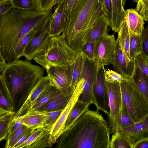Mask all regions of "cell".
Returning a JSON list of instances; mask_svg holds the SVG:
<instances>
[{"instance_id":"1","label":"cell","mask_w":148,"mask_h":148,"mask_svg":"<svg viewBox=\"0 0 148 148\" xmlns=\"http://www.w3.org/2000/svg\"><path fill=\"white\" fill-rule=\"evenodd\" d=\"M107 122L99 110L88 109L56 141L57 148H110Z\"/></svg>"},{"instance_id":"2","label":"cell","mask_w":148,"mask_h":148,"mask_svg":"<svg viewBox=\"0 0 148 148\" xmlns=\"http://www.w3.org/2000/svg\"><path fill=\"white\" fill-rule=\"evenodd\" d=\"M52 13V9L41 11L13 8L0 15V53L7 62L15 59L16 49L23 37L38 29Z\"/></svg>"},{"instance_id":"3","label":"cell","mask_w":148,"mask_h":148,"mask_svg":"<svg viewBox=\"0 0 148 148\" xmlns=\"http://www.w3.org/2000/svg\"><path fill=\"white\" fill-rule=\"evenodd\" d=\"M43 68L26 59H15L7 62L0 73L12 97L16 112L28 98L38 80L43 76Z\"/></svg>"},{"instance_id":"4","label":"cell","mask_w":148,"mask_h":148,"mask_svg":"<svg viewBox=\"0 0 148 148\" xmlns=\"http://www.w3.org/2000/svg\"><path fill=\"white\" fill-rule=\"evenodd\" d=\"M103 15L100 0H78L64 32L69 46L80 51L95 23Z\"/></svg>"},{"instance_id":"5","label":"cell","mask_w":148,"mask_h":148,"mask_svg":"<svg viewBox=\"0 0 148 148\" xmlns=\"http://www.w3.org/2000/svg\"><path fill=\"white\" fill-rule=\"evenodd\" d=\"M79 51L68 44L64 32L51 36L43 51L34 60L44 69L48 65H68L74 62Z\"/></svg>"},{"instance_id":"6","label":"cell","mask_w":148,"mask_h":148,"mask_svg":"<svg viewBox=\"0 0 148 148\" xmlns=\"http://www.w3.org/2000/svg\"><path fill=\"white\" fill-rule=\"evenodd\" d=\"M120 84L123 106L135 123L141 122L148 115V100L131 78Z\"/></svg>"},{"instance_id":"7","label":"cell","mask_w":148,"mask_h":148,"mask_svg":"<svg viewBox=\"0 0 148 148\" xmlns=\"http://www.w3.org/2000/svg\"><path fill=\"white\" fill-rule=\"evenodd\" d=\"M108 95L110 113L108 115L107 125L110 134L117 130V124L123 105V100L120 83L106 81Z\"/></svg>"},{"instance_id":"8","label":"cell","mask_w":148,"mask_h":148,"mask_svg":"<svg viewBox=\"0 0 148 148\" xmlns=\"http://www.w3.org/2000/svg\"><path fill=\"white\" fill-rule=\"evenodd\" d=\"M53 14V13H52ZM52 14L38 29L32 40L26 47L24 56L31 61L44 49L51 38L49 29Z\"/></svg>"},{"instance_id":"9","label":"cell","mask_w":148,"mask_h":148,"mask_svg":"<svg viewBox=\"0 0 148 148\" xmlns=\"http://www.w3.org/2000/svg\"><path fill=\"white\" fill-rule=\"evenodd\" d=\"M83 85V82L80 80L76 86L67 105L50 130V143L52 145L65 131V123L71 110L80 97L84 89Z\"/></svg>"},{"instance_id":"10","label":"cell","mask_w":148,"mask_h":148,"mask_svg":"<svg viewBox=\"0 0 148 148\" xmlns=\"http://www.w3.org/2000/svg\"><path fill=\"white\" fill-rule=\"evenodd\" d=\"M117 44L114 35L108 34L95 44L94 55L98 65L104 66L112 64Z\"/></svg>"},{"instance_id":"11","label":"cell","mask_w":148,"mask_h":148,"mask_svg":"<svg viewBox=\"0 0 148 148\" xmlns=\"http://www.w3.org/2000/svg\"><path fill=\"white\" fill-rule=\"evenodd\" d=\"M104 66L98 65L97 76L93 85L92 95L97 109L109 115L110 113L108 95L106 91Z\"/></svg>"},{"instance_id":"12","label":"cell","mask_w":148,"mask_h":148,"mask_svg":"<svg viewBox=\"0 0 148 148\" xmlns=\"http://www.w3.org/2000/svg\"><path fill=\"white\" fill-rule=\"evenodd\" d=\"M73 62L66 65L45 66L44 69L49 78L50 84L60 90L70 86L72 81Z\"/></svg>"},{"instance_id":"13","label":"cell","mask_w":148,"mask_h":148,"mask_svg":"<svg viewBox=\"0 0 148 148\" xmlns=\"http://www.w3.org/2000/svg\"><path fill=\"white\" fill-rule=\"evenodd\" d=\"M84 56V64L81 78L84 81V89L80 99L90 104H94L92 89L97 74L98 64L96 60H90Z\"/></svg>"},{"instance_id":"14","label":"cell","mask_w":148,"mask_h":148,"mask_svg":"<svg viewBox=\"0 0 148 148\" xmlns=\"http://www.w3.org/2000/svg\"><path fill=\"white\" fill-rule=\"evenodd\" d=\"M116 51L112 64L116 71L123 77L130 79L135 66L134 60H130L125 53L121 44L117 39Z\"/></svg>"},{"instance_id":"15","label":"cell","mask_w":148,"mask_h":148,"mask_svg":"<svg viewBox=\"0 0 148 148\" xmlns=\"http://www.w3.org/2000/svg\"><path fill=\"white\" fill-rule=\"evenodd\" d=\"M66 0H62L52 14L49 29L51 36H58L64 32L67 27L66 18Z\"/></svg>"},{"instance_id":"16","label":"cell","mask_w":148,"mask_h":148,"mask_svg":"<svg viewBox=\"0 0 148 148\" xmlns=\"http://www.w3.org/2000/svg\"><path fill=\"white\" fill-rule=\"evenodd\" d=\"M74 90L70 86L61 90L56 96L36 110L47 112L63 111L67 105Z\"/></svg>"},{"instance_id":"17","label":"cell","mask_w":148,"mask_h":148,"mask_svg":"<svg viewBox=\"0 0 148 148\" xmlns=\"http://www.w3.org/2000/svg\"><path fill=\"white\" fill-rule=\"evenodd\" d=\"M125 19L130 35H141L144 29V20L135 9L130 8L125 10Z\"/></svg>"},{"instance_id":"18","label":"cell","mask_w":148,"mask_h":148,"mask_svg":"<svg viewBox=\"0 0 148 148\" xmlns=\"http://www.w3.org/2000/svg\"><path fill=\"white\" fill-rule=\"evenodd\" d=\"M47 117L46 112L29 110L24 115L23 124L32 129L44 127V123Z\"/></svg>"},{"instance_id":"19","label":"cell","mask_w":148,"mask_h":148,"mask_svg":"<svg viewBox=\"0 0 148 148\" xmlns=\"http://www.w3.org/2000/svg\"><path fill=\"white\" fill-rule=\"evenodd\" d=\"M112 18L110 27L115 32H118L125 20V10L123 5L122 0H111Z\"/></svg>"},{"instance_id":"20","label":"cell","mask_w":148,"mask_h":148,"mask_svg":"<svg viewBox=\"0 0 148 148\" xmlns=\"http://www.w3.org/2000/svg\"><path fill=\"white\" fill-rule=\"evenodd\" d=\"M110 27V24L102 15L95 23L86 42L96 44L101 38L107 34L108 28Z\"/></svg>"},{"instance_id":"21","label":"cell","mask_w":148,"mask_h":148,"mask_svg":"<svg viewBox=\"0 0 148 148\" xmlns=\"http://www.w3.org/2000/svg\"><path fill=\"white\" fill-rule=\"evenodd\" d=\"M130 78L139 90L148 100V76L135 63Z\"/></svg>"},{"instance_id":"22","label":"cell","mask_w":148,"mask_h":148,"mask_svg":"<svg viewBox=\"0 0 148 148\" xmlns=\"http://www.w3.org/2000/svg\"><path fill=\"white\" fill-rule=\"evenodd\" d=\"M110 141V148H133L136 139L120 131H116Z\"/></svg>"},{"instance_id":"23","label":"cell","mask_w":148,"mask_h":148,"mask_svg":"<svg viewBox=\"0 0 148 148\" xmlns=\"http://www.w3.org/2000/svg\"><path fill=\"white\" fill-rule=\"evenodd\" d=\"M120 131L134 138L136 140L144 137L148 134V115L141 122L122 129Z\"/></svg>"},{"instance_id":"24","label":"cell","mask_w":148,"mask_h":148,"mask_svg":"<svg viewBox=\"0 0 148 148\" xmlns=\"http://www.w3.org/2000/svg\"><path fill=\"white\" fill-rule=\"evenodd\" d=\"M61 91L50 84L39 95L29 110L38 109L56 96Z\"/></svg>"},{"instance_id":"25","label":"cell","mask_w":148,"mask_h":148,"mask_svg":"<svg viewBox=\"0 0 148 148\" xmlns=\"http://www.w3.org/2000/svg\"><path fill=\"white\" fill-rule=\"evenodd\" d=\"M90 105L89 103L82 101L80 98L78 99L68 117L65 124V131L68 129L88 109Z\"/></svg>"},{"instance_id":"26","label":"cell","mask_w":148,"mask_h":148,"mask_svg":"<svg viewBox=\"0 0 148 148\" xmlns=\"http://www.w3.org/2000/svg\"><path fill=\"white\" fill-rule=\"evenodd\" d=\"M16 113L0 109V141L6 139L8 134L10 126Z\"/></svg>"},{"instance_id":"27","label":"cell","mask_w":148,"mask_h":148,"mask_svg":"<svg viewBox=\"0 0 148 148\" xmlns=\"http://www.w3.org/2000/svg\"><path fill=\"white\" fill-rule=\"evenodd\" d=\"M84 61V55L79 51L73 62L72 81L70 86L74 90L81 79Z\"/></svg>"},{"instance_id":"28","label":"cell","mask_w":148,"mask_h":148,"mask_svg":"<svg viewBox=\"0 0 148 148\" xmlns=\"http://www.w3.org/2000/svg\"><path fill=\"white\" fill-rule=\"evenodd\" d=\"M117 39L119 41L125 55L130 60L129 48L130 35L125 19L122 23L118 32Z\"/></svg>"},{"instance_id":"29","label":"cell","mask_w":148,"mask_h":148,"mask_svg":"<svg viewBox=\"0 0 148 148\" xmlns=\"http://www.w3.org/2000/svg\"><path fill=\"white\" fill-rule=\"evenodd\" d=\"M50 85V80L47 76H43L38 80L26 100L31 106L39 95Z\"/></svg>"},{"instance_id":"30","label":"cell","mask_w":148,"mask_h":148,"mask_svg":"<svg viewBox=\"0 0 148 148\" xmlns=\"http://www.w3.org/2000/svg\"><path fill=\"white\" fill-rule=\"evenodd\" d=\"M130 35L129 56L131 60L142 53L143 43L141 35L133 34Z\"/></svg>"},{"instance_id":"31","label":"cell","mask_w":148,"mask_h":148,"mask_svg":"<svg viewBox=\"0 0 148 148\" xmlns=\"http://www.w3.org/2000/svg\"><path fill=\"white\" fill-rule=\"evenodd\" d=\"M38 29L31 30L22 39L16 49L15 59H19L24 56L26 47L32 40Z\"/></svg>"},{"instance_id":"32","label":"cell","mask_w":148,"mask_h":148,"mask_svg":"<svg viewBox=\"0 0 148 148\" xmlns=\"http://www.w3.org/2000/svg\"><path fill=\"white\" fill-rule=\"evenodd\" d=\"M50 130L45 128L41 135L27 148L51 147L52 145L50 143Z\"/></svg>"},{"instance_id":"33","label":"cell","mask_w":148,"mask_h":148,"mask_svg":"<svg viewBox=\"0 0 148 148\" xmlns=\"http://www.w3.org/2000/svg\"><path fill=\"white\" fill-rule=\"evenodd\" d=\"M13 8L25 10H37V0H10Z\"/></svg>"},{"instance_id":"34","label":"cell","mask_w":148,"mask_h":148,"mask_svg":"<svg viewBox=\"0 0 148 148\" xmlns=\"http://www.w3.org/2000/svg\"><path fill=\"white\" fill-rule=\"evenodd\" d=\"M135 123L122 105L118 121L116 131H120L121 129L127 127Z\"/></svg>"},{"instance_id":"35","label":"cell","mask_w":148,"mask_h":148,"mask_svg":"<svg viewBox=\"0 0 148 148\" xmlns=\"http://www.w3.org/2000/svg\"><path fill=\"white\" fill-rule=\"evenodd\" d=\"M28 128L23 125L12 134H8L6 138L5 148H13L24 132Z\"/></svg>"},{"instance_id":"36","label":"cell","mask_w":148,"mask_h":148,"mask_svg":"<svg viewBox=\"0 0 148 148\" xmlns=\"http://www.w3.org/2000/svg\"><path fill=\"white\" fill-rule=\"evenodd\" d=\"M135 9L143 18L145 21H148V0H137Z\"/></svg>"},{"instance_id":"37","label":"cell","mask_w":148,"mask_h":148,"mask_svg":"<svg viewBox=\"0 0 148 148\" xmlns=\"http://www.w3.org/2000/svg\"><path fill=\"white\" fill-rule=\"evenodd\" d=\"M62 111L47 112L48 117L44 123V127L51 130L57 121Z\"/></svg>"},{"instance_id":"38","label":"cell","mask_w":148,"mask_h":148,"mask_svg":"<svg viewBox=\"0 0 148 148\" xmlns=\"http://www.w3.org/2000/svg\"><path fill=\"white\" fill-rule=\"evenodd\" d=\"M100 1L103 15L110 25L112 18V1L100 0Z\"/></svg>"},{"instance_id":"39","label":"cell","mask_w":148,"mask_h":148,"mask_svg":"<svg viewBox=\"0 0 148 148\" xmlns=\"http://www.w3.org/2000/svg\"><path fill=\"white\" fill-rule=\"evenodd\" d=\"M45 128V127H42L34 130L27 139L17 148H27L41 135Z\"/></svg>"},{"instance_id":"40","label":"cell","mask_w":148,"mask_h":148,"mask_svg":"<svg viewBox=\"0 0 148 148\" xmlns=\"http://www.w3.org/2000/svg\"><path fill=\"white\" fill-rule=\"evenodd\" d=\"M95 44L91 42H86L80 51L89 60H95L94 55Z\"/></svg>"},{"instance_id":"41","label":"cell","mask_w":148,"mask_h":148,"mask_svg":"<svg viewBox=\"0 0 148 148\" xmlns=\"http://www.w3.org/2000/svg\"><path fill=\"white\" fill-rule=\"evenodd\" d=\"M134 61L148 76V57L141 53L135 58Z\"/></svg>"},{"instance_id":"42","label":"cell","mask_w":148,"mask_h":148,"mask_svg":"<svg viewBox=\"0 0 148 148\" xmlns=\"http://www.w3.org/2000/svg\"><path fill=\"white\" fill-rule=\"evenodd\" d=\"M105 78L106 81H116L119 83L128 79L124 78L118 73L110 69H108V70H106Z\"/></svg>"},{"instance_id":"43","label":"cell","mask_w":148,"mask_h":148,"mask_svg":"<svg viewBox=\"0 0 148 148\" xmlns=\"http://www.w3.org/2000/svg\"><path fill=\"white\" fill-rule=\"evenodd\" d=\"M24 117V115L18 116H14L10 126L8 134H12L23 125Z\"/></svg>"},{"instance_id":"44","label":"cell","mask_w":148,"mask_h":148,"mask_svg":"<svg viewBox=\"0 0 148 148\" xmlns=\"http://www.w3.org/2000/svg\"><path fill=\"white\" fill-rule=\"evenodd\" d=\"M55 0H37V10L44 11L52 9Z\"/></svg>"},{"instance_id":"45","label":"cell","mask_w":148,"mask_h":148,"mask_svg":"<svg viewBox=\"0 0 148 148\" xmlns=\"http://www.w3.org/2000/svg\"><path fill=\"white\" fill-rule=\"evenodd\" d=\"M0 109L9 112L13 111L12 107L2 90L0 89Z\"/></svg>"},{"instance_id":"46","label":"cell","mask_w":148,"mask_h":148,"mask_svg":"<svg viewBox=\"0 0 148 148\" xmlns=\"http://www.w3.org/2000/svg\"><path fill=\"white\" fill-rule=\"evenodd\" d=\"M143 43L142 53L148 57V24L141 34Z\"/></svg>"},{"instance_id":"47","label":"cell","mask_w":148,"mask_h":148,"mask_svg":"<svg viewBox=\"0 0 148 148\" xmlns=\"http://www.w3.org/2000/svg\"><path fill=\"white\" fill-rule=\"evenodd\" d=\"M78 0H66L67 6L66 12V18L67 27L69 21L71 11L75 6Z\"/></svg>"},{"instance_id":"48","label":"cell","mask_w":148,"mask_h":148,"mask_svg":"<svg viewBox=\"0 0 148 148\" xmlns=\"http://www.w3.org/2000/svg\"><path fill=\"white\" fill-rule=\"evenodd\" d=\"M13 8L10 0L0 2V15L8 12Z\"/></svg>"},{"instance_id":"49","label":"cell","mask_w":148,"mask_h":148,"mask_svg":"<svg viewBox=\"0 0 148 148\" xmlns=\"http://www.w3.org/2000/svg\"><path fill=\"white\" fill-rule=\"evenodd\" d=\"M34 130L28 128L23 133L13 148H17L18 146L25 141L31 135Z\"/></svg>"},{"instance_id":"50","label":"cell","mask_w":148,"mask_h":148,"mask_svg":"<svg viewBox=\"0 0 148 148\" xmlns=\"http://www.w3.org/2000/svg\"><path fill=\"white\" fill-rule=\"evenodd\" d=\"M133 148H148V137H143L134 143Z\"/></svg>"},{"instance_id":"51","label":"cell","mask_w":148,"mask_h":148,"mask_svg":"<svg viewBox=\"0 0 148 148\" xmlns=\"http://www.w3.org/2000/svg\"><path fill=\"white\" fill-rule=\"evenodd\" d=\"M6 60L2 55L1 53H0V73L2 72L4 68L6 66L7 62H6Z\"/></svg>"},{"instance_id":"52","label":"cell","mask_w":148,"mask_h":148,"mask_svg":"<svg viewBox=\"0 0 148 148\" xmlns=\"http://www.w3.org/2000/svg\"><path fill=\"white\" fill-rule=\"evenodd\" d=\"M61 1L62 0H55L54 6V9L59 5Z\"/></svg>"},{"instance_id":"53","label":"cell","mask_w":148,"mask_h":148,"mask_svg":"<svg viewBox=\"0 0 148 148\" xmlns=\"http://www.w3.org/2000/svg\"><path fill=\"white\" fill-rule=\"evenodd\" d=\"M126 0H122L123 5L124 7V5L126 2Z\"/></svg>"},{"instance_id":"54","label":"cell","mask_w":148,"mask_h":148,"mask_svg":"<svg viewBox=\"0 0 148 148\" xmlns=\"http://www.w3.org/2000/svg\"><path fill=\"white\" fill-rule=\"evenodd\" d=\"M7 0H0V2H2V1H7Z\"/></svg>"},{"instance_id":"55","label":"cell","mask_w":148,"mask_h":148,"mask_svg":"<svg viewBox=\"0 0 148 148\" xmlns=\"http://www.w3.org/2000/svg\"><path fill=\"white\" fill-rule=\"evenodd\" d=\"M137 0H133L134 1V2H137Z\"/></svg>"}]
</instances>
